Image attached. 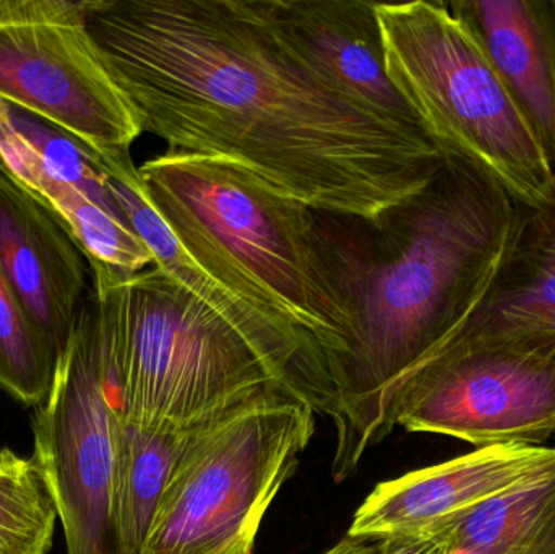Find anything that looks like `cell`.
Masks as SVG:
<instances>
[{
    "label": "cell",
    "mask_w": 555,
    "mask_h": 554,
    "mask_svg": "<svg viewBox=\"0 0 555 554\" xmlns=\"http://www.w3.org/2000/svg\"><path fill=\"white\" fill-rule=\"evenodd\" d=\"M378 554H452L446 533L416 539L382 540Z\"/></svg>",
    "instance_id": "cell-21"
},
{
    "label": "cell",
    "mask_w": 555,
    "mask_h": 554,
    "mask_svg": "<svg viewBox=\"0 0 555 554\" xmlns=\"http://www.w3.org/2000/svg\"><path fill=\"white\" fill-rule=\"evenodd\" d=\"M0 269L59 357L90 295L83 254L61 223L2 171Z\"/></svg>",
    "instance_id": "cell-14"
},
{
    "label": "cell",
    "mask_w": 555,
    "mask_h": 554,
    "mask_svg": "<svg viewBox=\"0 0 555 554\" xmlns=\"http://www.w3.org/2000/svg\"><path fill=\"white\" fill-rule=\"evenodd\" d=\"M109 188L132 230L153 254V267L233 327L319 415L338 420L335 387L323 368L236 289L198 262L146 197L130 152L101 153Z\"/></svg>",
    "instance_id": "cell-11"
},
{
    "label": "cell",
    "mask_w": 555,
    "mask_h": 554,
    "mask_svg": "<svg viewBox=\"0 0 555 554\" xmlns=\"http://www.w3.org/2000/svg\"><path fill=\"white\" fill-rule=\"evenodd\" d=\"M88 0H0V100L83 140L130 152L142 136L87 22Z\"/></svg>",
    "instance_id": "cell-9"
},
{
    "label": "cell",
    "mask_w": 555,
    "mask_h": 554,
    "mask_svg": "<svg viewBox=\"0 0 555 554\" xmlns=\"http://www.w3.org/2000/svg\"><path fill=\"white\" fill-rule=\"evenodd\" d=\"M87 22L143 132L166 152L365 220L442 165L423 129L348 100L300 61L260 0H88Z\"/></svg>",
    "instance_id": "cell-1"
},
{
    "label": "cell",
    "mask_w": 555,
    "mask_h": 554,
    "mask_svg": "<svg viewBox=\"0 0 555 554\" xmlns=\"http://www.w3.org/2000/svg\"><path fill=\"white\" fill-rule=\"evenodd\" d=\"M244 554H254V550H253V552H247V553H244Z\"/></svg>",
    "instance_id": "cell-22"
},
{
    "label": "cell",
    "mask_w": 555,
    "mask_h": 554,
    "mask_svg": "<svg viewBox=\"0 0 555 554\" xmlns=\"http://www.w3.org/2000/svg\"><path fill=\"white\" fill-rule=\"evenodd\" d=\"M520 107L555 171V0L449 3Z\"/></svg>",
    "instance_id": "cell-15"
},
{
    "label": "cell",
    "mask_w": 555,
    "mask_h": 554,
    "mask_svg": "<svg viewBox=\"0 0 555 554\" xmlns=\"http://www.w3.org/2000/svg\"><path fill=\"white\" fill-rule=\"evenodd\" d=\"M119 422L96 295L59 355L51 394L33 416L35 452L57 504L67 554H116L113 480Z\"/></svg>",
    "instance_id": "cell-8"
},
{
    "label": "cell",
    "mask_w": 555,
    "mask_h": 554,
    "mask_svg": "<svg viewBox=\"0 0 555 554\" xmlns=\"http://www.w3.org/2000/svg\"><path fill=\"white\" fill-rule=\"evenodd\" d=\"M463 328L555 331V191L544 207H518L507 256Z\"/></svg>",
    "instance_id": "cell-16"
},
{
    "label": "cell",
    "mask_w": 555,
    "mask_h": 554,
    "mask_svg": "<svg viewBox=\"0 0 555 554\" xmlns=\"http://www.w3.org/2000/svg\"><path fill=\"white\" fill-rule=\"evenodd\" d=\"M280 38L343 96L380 116L423 127L385 68L377 2L260 0Z\"/></svg>",
    "instance_id": "cell-13"
},
{
    "label": "cell",
    "mask_w": 555,
    "mask_h": 554,
    "mask_svg": "<svg viewBox=\"0 0 555 554\" xmlns=\"http://www.w3.org/2000/svg\"><path fill=\"white\" fill-rule=\"evenodd\" d=\"M139 175L179 243L297 342L335 387L351 324L317 210L201 156L165 152Z\"/></svg>",
    "instance_id": "cell-3"
},
{
    "label": "cell",
    "mask_w": 555,
    "mask_h": 554,
    "mask_svg": "<svg viewBox=\"0 0 555 554\" xmlns=\"http://www.w3.org/2000/svg\"><path fill=\"white\" fill-rule=\"evenodd\" d=\"M517 215L498 181L452 153H443L420 192L377 220L317 211L351 324L335 373V481L351 477L365 452L390 435L391 400L403 377L478 311Z\"/></svg>",
    "instance_id": "cell-2"
},
{
    "label": "cell",
    "mask_w": 555,
    "mask_h": 554,
    "mask_svg": "<svg viewBox=\"0 0 555 554\" xmlns=\"http://www.w3.org/2000/svg\"><path fill=\"white\" fill-rule=\"evenodd\" d=\"M555 507V477L486 501L442 530L452 554H498Z\"/></svg>",
    "instance_id": "cell-20"
},
{
    "label": "cell",
    "mask_w": 555,
    "mask_h": 554,
    "mask_svg": "<svg viewBox=\"0 0 555 554\" xmlns=\"http://www.w3.org/2000/svg\"><path fill=\"white\" fill-rule=\"evenodd\" d=\"M57 360L0 269V387L38 409L51 394Z\"/></svg>",
    "instance_id": "cell-19"
},
{
    "label": "cell",
    "mask_w": 555,
    "mask_h": 554,
    "mask_svg": "<svg viewBox=\"0 0 555 554\" xmlns=\"http://www.w3.org/2000/svg\"><path fill=\"white\" fill-rule=\"evenodd\" d=\"M191 435L162 426L132 425L119 415L111 513L116 554H137L142 549L172 468Z\"/></svg>",
    "instance_id": "cell-17"
},
{
    "label": "cell",
    "mask_w": 555,
    "mask_h": 554,
    "mask_svg": "<svg viewBox=\"0 0 555 554\" xmlns=\"http://www.w3.org/2000/svg\"><path fill=\"white\" fill-rule=\"evenodd\" d=\"M315 415L278 397L192 433L137 554L253 552L315 433Z\"/></svg>",
    "instance_id": "cell-6"
},
{
    "label": "cell",
    "mask_w": 555,
    "mask_h": 554,
    "mask_svg": "<svg viewBox=\"0 0 555 554\" xmlns=\"http://www.w3.org/2000/svg\"><path fill=\"white\" fill-rule=\"evenodd\" d=\"M96 299L127 423L191 435L267 400H299L233 327L155 267Z\"/></svg>",
    "instance_id": "cell-4"
},
{
    "label": "cell",
    "mask_w": 555,
    "mask_h": 554,
    "mask_svg": "<svg viewBox=\"0 0 555 554\" xmlns=\"http://www.w3.org/2000/svg\"><path fill=\"white\" fill-rule=\"evenodd\" d=\"M0 171L67 231L90 263L98 296L152 269L153 254L117 204L100 158L83 143L62 136L28 143L0 127Z\"/></svg>",
    "instance_id": "cell-10"
},
{
    "label": "cell",
    "mask_w": 555,
    "mask_h": 554,
    "mask_svg": "<svg viewBox=\"0 0 555 554\" xmlns=\"http://www.w3.org/2000/svg\"><path fill=\"white\" fill-rule=\"evenodd\" d=\"M553 477L555 448H478L378 484L356 511L348 537L382 542L437 536L473 507Z\"/></svg>",
    "instance_id": "cell-12"
},
{
    "label": "cell",
    "mask_w": 555,
    "mask_h": 554,
    "mask_svg": "<svg viewBox=\"0 0 555 554\" xmlns=\"http://www.w3.org/2000/svg\"><path fill=\"white\" fill-rule=\"evenodd\" d=\"M391 425L476 448L555 433V331L462 328L403 377Z\"/></svg>",
    "instance_id": "cell-7"
},
{
    "label": "cell",
    "mask_w": 555,
    "mask_h": 554,
    "mask_svg": "<svg viewBox=\"0 0 555 554\" xmlns=\"http://www.w3.org/2000/svg\"><path fill=\"white\" fill-rule=\"evenodd\" d=\"M377 18L388 77L440 152L475 163L518 207L550 204L540 140L449 3L377 2Z\"/></svg>",
    "instance_id": "cell-5"
},
{
    "label": "cell",
    "mask_w": 555,
    "mask_h": 554,
    "mask_svg": "<svg viewBox=\"0 0 555 554\" xmlns=\"http://www.w3.org/2000/svg\"><path fill=\"white\" fill-rule=\"evenodd\" d=\"M57 520V504L38 461L2 449L0 554H48Z\"/></svg>",
    "instance_id": "cell-18"
}]
</instances>
